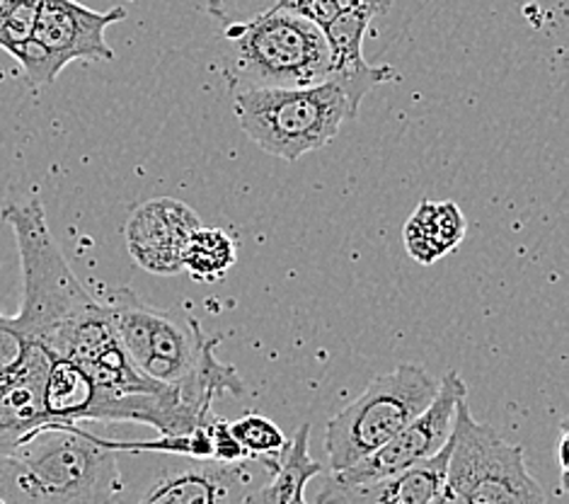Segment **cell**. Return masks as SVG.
Returning a JSON list of instances; mask_svg holds the SVG:
<instances>
[{"label": "cell", "mask_w": 569, "mask_h": 504, "mask_svg": "<svg viewBox=\"0 0 569 504\" xmlns=\"http://www.w3.org/2000/svg\"><path fill=\"white\" fill-rule=\"evenodd\" d=\"M16 234L22 265V304L12 328L27 345L42 347L51 359H69L90 378L110 372L124 359L102 302L73 275L53 240L44 204L39 197L10 201L0 209Z\"/></svg>", "instance_id": "1"}, {"label": "cell", "mask_w": 569, "mask_h": 504, "mask_svg": "<svg viewBox=\"0 0 569 504\" xmlns=\"http://www.w3.org/2000/svg\"><path fill=\"white\" fill-rule=\"evenodd\" d=\"M121 487V452L86 425H44L0 454L6 504H114Z\"/></svg>", "instance_id": "2"}, {"label": "cell", "mask_w": 569, "mask_h": 504, "mask_svg": "<svg viewBox=\"0 0 569 504\" xmlns=\"http://www.w3.org/2000/svg\"><path fill=\"white\" fill-rule=\"evenodd\" d=\"M223 76L233 90L306 88L330 78L322 27L274 0L252 18L223 24Z\"/></svg>", "instance_id": "3"}, {"label": "cell", "mask_w": 569, "mask_h": 504, "mask_svg": "<svg viewBox=\"0 0 569 504\" xmlns=\"http://www.w3.org/2000/svg\"><path fill=\"white\" fill-rule=\"evenodd\" d=\"M230 95L248 139L281 160H298L328 146L345 121L359 117L335 80L306 88H248Z\"/></svg>", "instance_id": "4"}, {"label": "cell", "mask_w": 569, "mask_h": 504, "mask_svg": "<svg viewBox=\"0 0 569 504\" xmlns=\"http://www.w3.org/2000/svg\"><path fill=\"white\" fill-rule=\"evenodd\" d=\"M124 487L114 504H250V495L277 468L279 456L236 463L158 452H124Z\"/></svg>", "instance_id": "5"}, {"label": "cell", "mask_w": 569, "mask_h": 504, "mask_svg": "<svg viewBox=\"0 0 569 504\" xmlns=\"http://www.w3.org/2000/svg\"><path fill=\"white\" fill-rule=\"evenodd\" d=\"M437 393L439 378L419 364H400L398 369L376 376L355 403L328 422L325 452L332 473L355 466L396 437L427 411Z\"/></svg>", "instance_id": "6"}, {"label": "cell", "mask_w": 569, "mask_h": 504, "mask_svg": "<svg viewBox=\"0 0 569 504\" xmlns=\"http://www.w3.org/2000/svg\"><path fill=\"white\" fill-rule=\"evenodd\" d=\"M102 306L133 369L160 386L194 378L219 343V337L209 339L192 316L156 308L131 289H117Z\"/></svg>", "instance_id": "7"}, {"label": "cell", "mask_w": 569, "mask_h": 504, "mask_svg": "<svg viewBox=\"0 0 569 504\" xmlns=\"http://www.w3.org/2000/svg\"><path fill=\"white\" fill-rule=\"evenodd\" d=\"M443 487L466 504H546V490L528 473L523 448L472 417L468 398L456 407Z\"/></svg>", "instance_id": "8"}, {"label": "cell", "mask_w": 569, "mask_h": 504, "mask_svg": "<svg viewBox=\"0 0 569 504\" xmlns=\"http://www.w3.org/2000/svg\"><path fill=\"white\" fill-rule=\"evenodd\" d=\"M124 18V8L98 12L78 0H42L32 37L16 57L27 86L32 90L51 86L73 61H112L114 51L104 32Z\"/></svg>", "instance_id": "9"}, {"label": "cell", "mask_w": 569, "mask_h": 504, "mask_svg": "<svg viewBox=\"0 0 569 504\" xmlns=\"http://www.w3.org/2000/svg\"><path fill=\"white\" fill-rule=\"evenodd\" d=\"M468 398V386L456 372H449L439 381V393L427 411L405 425L396 437L378 446L373 454L357 461L340 473H332L340 483H361L381 475L402 471L415 463L433 456L449 444L453 432V417L458 403Z\"/></svg>", "instance_id": "10"}, {"label": "cell", "mask_w": 569, "mask_h": 504, "mask_svg": "<svg viewBox=\"0 0 569 504\" xmlns=\"http://www.w3.org/2000/svg\"><path fill=\"white\" fill-rule=\"evenodd\" d=\"M390 0H357L349 8L322 27L325 42L330 49V78L340 86L349 102L361 110V100L376 86L396 80V68L392 66H371L363 59V42L369 37L371 22L383 16Z\"/></svg>", "instance_id": "11"}, {"label": "cell", "mask_w": 569, "mask_h": 504, "mask_svg": "<svg viewBox=\"0 0 569 504\" xmlns=\"http://www.w3.org/2000/svg\"><path fill=\"white\" fill-rule=\"evenodd\" d=\"M201 226L199 216L184 201L156 197L131 211L124 226L129 255L151 275H180L182 253L189 236Z\"/></svg>", "instance_id": "12"}, {"label": "cell", "mask_w": 569, "mask_h": 504, "mask_svg": "<svg viewBox=\"0 0 569 504\" xmlns=\"http://www.w3.org/2000/svg\"><path fill=\"white\" fill-rule=\"evenodd\" d=\"M451 439L441 452L381 478L361 483H340L330 478L325 483L313 504H429L446 483Z\"/></svg>", "instance_id": "13"}, {"label": "cell", "mask_w": 569, "mask_h": 504, "mask_svg": "<svg viewBox=\"0 0 569 504\" xmlns=\"http://www.w3.org/2000/svg\"><path fill=\"white\" fill-rule=\"evenodd\" d=\"M104 393L69 359H51L44 381L47 425H88L98 422Z\"/></svg>", "instance_id": "14"}, {"label": "cell", "mask_w": 569, "mask_h": 504, "mask_svg": "<svg viewBox=\"0 0 569 504\" xmlns=\"http://www.w3.org/2000/svg\"><path fill=\"white\" fill-rule=\"evenodd\" d=\"M402 238L412 260L431 265L463 243L466 216L453 201L422 199L405 224Z\"/></svg>", "instance_id": "15"}, {"label": "cell", "mask_w": 569, "mask_h": 504, "mask_svg": "<svg viewBox=\"0 0 569 504\" xmlns=\"http://www.w3.org/2000/svg\"><path fill=\"white\" fill-rule=\"evenodd\" d=\"M308 444L310 425H301L293 439L281 448L277 468L262 485L252 490L250 504H310L306 500V487L320 475L322 466L308 454Z\"/></svg>", "instance_id": "16"}, {"label": "cell", "mask_w": 569, "mask_h": 504, "mask_svg": "<svg viewBox=\"0 0 569 504\" xmlns=\"http://www.w3.org/2000/svg\"><path fill=\"white\" fill-rule=\"evenodd\" d=\"M238 263V245L223 228L199 226L182 253V271L197 281H219Z\"/></svg>", "instance_id": "17"}, {"label": "cell", "mask_w": 569, "mask_h": 504, "mask_svg": "<svg viewBox=\"0 0 569 504\" xmlns=\"http://www.w3.org/2000/svg\"><path fill=\"white\" fill-rule=\"evenodd\" d=\"M39 3L42 0H0V49L12 59L32 37Z\"/></svg>", "instance_id": "18"}, {"label": "cell", "mask_w": 569, "mask_h": 504, "mask_svg": "<svg viewBox=\"0 0 569 504\" xmlns=\"http://www.w3.org/2000/svg\"><path fill=\"white\" fill-rule=\"evenodd\" d=\"M230 429L250 456H279L281 448L287 446L283 432L262 415H246L230 422Z\"/></svg>", "instance_id": "19"}, {"label": "cell", "mask_w": 569, "mask_h": 504, "mask_svg": "<svg viewBox=\"0 0 569 504\" xmlns=\"http://www.w3.org/2000/svg\"><path fill=\"white\" fill-rule=\"evenodd\" d=\"M274 3L298 12V16L308 18L318 27H325L337 16V12H342L351 3H357V0H274Z\"/></svg>", "instance_id": "20"}, {"label": "cell", "mask_w": 569, "mask_h": 504, "mask_svg": "<svg viewBox=\"0 0 569 504\" xmlns=\"http://www.w3.org/2000/svg\"><path fill=\"white\" fill-rule=\"evenodd\" d=\"M211 437H213V458L216 461H228L236 463L242 458H252L246 448L240 446V442L236 439L233 429H230V422L213 417L211 422Z\"/></svg>", "instance_id": "21"}, {"label": "cell", "mask_w": 569, "mask_h": 504, "mask_svg": "<svg viewBox=\"0 0 569 504\" xmlns=\"http://www.w3.org/2000/svg\"><path fill=\"white\" fill-rule=\"evenodd\" d=\"M24 347L27 343L20 337V333L12 328L10 318L0 313V374L8 372L10 366L22 357Z\"/></svg>", "instance_id": "22"}, {"label": "cell", "mask_w": 569, "mask_h": 504, "mask_svg": "<svg viewBox=\"0 0 569 504\" xmlns=\"http://www.w3.org/2000/svg\"><path fill=\"white\" fill-rule=\"evenodd\" d=\"M429 504H466V500H460L456 493H451L449 487H443L441 493L433 497Z\"/></svg>", "instance_id": "23"}, {"label": "cell", "mask_w": 569, "mask_h": 504, "mask_svg": "<svg viewBox=\"0 0 569 504\" xmlns=\"http://www.w3.org/2000/svg\"><path fill=\"white\" fill-rule=\"evenodd\" d=\"M567 425L562 427V437H560V468H562V481H565V473H567Z\"/></svg>", "instance_id": "24"}, {"label": "cell", "mask_w": 569, "mask_h": 504, "mask_svg": "<svg viewBox=\"0 0 569 504\" xmlns=\"http://www.w3.org/2000/svg\"><path fill=\"white\" fill-rule=\"evenodd\" d=\"M0 504H6V502H3V500H0Z\"/></svg>", "instance_id": "25"}]
</instances>
